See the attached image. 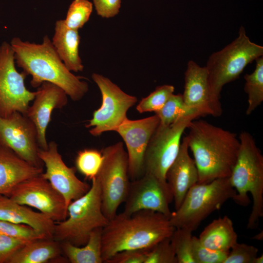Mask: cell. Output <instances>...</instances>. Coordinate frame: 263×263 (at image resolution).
<instances>
[{
    "instance_id": "6da1fadb",
    "label": "cell",
    "mask_w": 263,
    "mask_h": 263,
    "mask_svg": "<svg viewBox=\"0 0 263 263\" xmlns=\"http://www.w3.org/2000/svg\"><path fill=\"white\" fill-rule=\"evenodd\" d=\"M188 128L186 138L198 169V183L229 178L240 146L236 134L202 120H192Z\"/></svg>"
},
{
    "instance_id": "7a4b0ae2",
    "label": "cell",
    "mask_w": 263,
    "mask_h": 263,
    "mask_svg": "<svg viewBox=\"0 0 263 263\" xmlns=\"http://www.w3.org/2000/svg\"><path fill=\"white\" fill-rule=\"evenodd\" d=\"M10 44L14 52L16 64L27 75L31 76L32 87L38 88L44 82L54 84L75 101L80 100L88 92V83L66 67L48 36L43 37L41 43L14 37Z\"/></svg>"
},
{
    "instance_id": "3957f363",
    "label": "cell",
    "mask_w": 263,
    "mask_h": 263,
    "mask_svg": "<svg viewBox=\"0 0 263 263\" xmlns=\"http://www.w3.org/2000/svg\"><path fill=\"white\" fill-rule=\"evenodd\" d=\"M169 217L148 210L127 215L123 212L109 220L102 228L103 263L116 253L126 250L150 249L170 237L175 229Z\"/></svg>"
},
{
    "instance_id": "277c9868",
    "label": "cell",
    "mask_w": 263,
    "mask_h": 263,
    "mask_svg": "<svg viewBox=\"0 0 263 263\" xmlns=\"http://www.w3.org/2000/svg\"><path fill=\"white\" fill-rule=\"evenodd\" d=\"M239 140L238 156L229 179L236 191L233 200L237 204L247 206L250 193L253 206L247 228L254 229L263 216V156L249 132H241Z\"/></svg>"
},
{
    "instance_id": "5b68a950",
    "label": "cell",
    "mask_w": 263,
    "mask_h": 263,
    "mask_svg": "<svg viewBox=\"0 0 263 263\" xmlns=\"http://www.w3.org/2000/svg\"><path fill=\"white\" fill-rule=\"evenodd\" d=\"M88 192L71 202L67 207V218L56 222L53 239L59 243L69 242L82 246L87 242L92 231L104 227L109 219L102 209L100 186L97 178L92 180Z\"/></svg>"
},
{
    "instance_id": "8992f818",
    "label": "cell",
    "mask_w": 263,
    "mask_h": 263,
    "mask_svg": "<svg viewBox=\"0 0 263 263\" xmlns=\"http://www.w3.org/2000/svg\"><path fill=\"white\" fill-rule=\"evenodd\" d=\"M263 56V47L251 41L241 26L237 38L222 49L212 53L205 66L214 99L220 102L221 92L228 83L239 78L246 66Z\"/></svg>"
},
{
    "instance_id": "52a82bcc",
    "label": "cell",
    "mask_w": 263,
    "mask_h": 263,
    "mask_svg": "<svg viewBox=\"0 0 263 263\" xmlns=\"http://www.w3.org/2000/svg\"><path fill=\"white\" fill-rule=\"evenodd\" d=\"M236 194L229 178L197 183L188 191L179 207L171 212L170 223L175 228H186L193 231L225 202L233 200Z\"/></svg>"
},
{
    "instance_id": "ba28073f",
    "label": "cell",
    "mask_w": 263,
    "mask_h": 263,
    "mask_svg": "<svg viewBox=\"0 0 263 263\" xmlns=\"http://www.w3.org/2000/svg\"><path fill=\"white\" fill-rule=\"evenodd\" d=\"M101 151L103 160L95 177L100 186L102 211L109 220L116 215L128 194L130 183L128 155L121 142Z\"/></svg>"
},
{
    "instance_id": "9c48e42d",
    "label": "cell",
    "mask_w": 263,
    "mask_h": 263,
    "mask_svg": "<svg viewBox=\"0 0 263 263\" xmlns=\"http://www.w3.org/2000/svg\"><path fill=\"white\" fill-rule=\"evenodd\" d=\"M195 115L182 117L169 125L159 123L152 135L144 157V173L167 183L166 174L179 151L182 135Z\"/></svg>"
},
{
    "instance_id": "30bf717a",
    "label": "cell",
    "mask_w": 263,
    "mask_h": 263,
    "mask_svg": "<svg viewBox=\"0 0 263 263\" xmlns=\"http://www.w3.org/2000/svg\"><path fill=\"white\" fill-rule=\"evenodd\" d=\"M92 78L100 91L102 104L99 109L94 111L92 118L85 127L91 128L89 132L94 136L106 132H116L128 118L127 113L137 102V98L124 92L102 75L93 73Z\"/></svg>"
},
{
    "instance_id": "8fae6325",
    "label": "cell",
    "mask_w": 263,
    "mask_h": 263,
    "mask_svg": "<svg viewBox=\"0 0 263 263\" xmlns=\"http://www.w3.org/2000/svg\"><path fill=\"white\" fill-rule=\"evenodd\" d=\"M14 52L10 43L0 46V116L6 117L14 112L26 114L29 103L37 92L29 91L24 80L27 75L19 73L15 66Z\"/></svg>"
},
{
    "instance_id": "7c38bea8",
    "label": "cell",
    "mask_w": 263,
    "mask_h": 263,
    "mask_svg": "<svg viewBox=\"0 0 263 263\" xmlns=\"http://www.w3.org/2000/svg\"><path fill=\"white\" fill-rule=\"evenodd\" d=\"M8 197L19 204L35 208L55 223L67 218L64 197L40 174L19 183Z\"/></svg>"
},
{
    "instance_id": "4fadbf2b",
    "label": "cell",
    "mask_w": 263,
    "mask_h": 263,
    "mask_svg": "<svg viewBox=\"0 0 263 263\" xmlns=\"http://www.w3.org/2000/svg\"><path fill=\"white\" fill-rule=\"evenodd\" d=\"M0 146L11 149L31 164L43 168L36 127L25 114L16 112L6 117L0 116Z\"/></svg>"
},
{
    "instance_id": "5bb4252c",
    "label": "cell",
    "mask_w": 263,
    "mask_h": 263,
    "mask_svg": "<svg viewBox=\"0 0 263 263\" xmlns=\"http://www.w3.org/2000/svg\"><path fill=\"white\" fill-rule=\"evenodd\" d=\"M173 200L167 183L152 175L144 173L130 182L123 213L131 215L140 210H148L162 213L169 218L172 212L169 206Z\"/></svg>"
},
{
    "instance_id": "9a60e30c",
    "label": "cell",
    "mask_w": 263,
    "mask_h": 263,
    "mask_svg": "<svg viewBox=\"0 0 263 263\" xmlns=\"http://www.w3.org/2000/svg\"><path fill=\"white\" fill-rule=\"evenodd\" d=\"M38 156L46 167L40 175L64 197L67 207L70 203L85 193L91 186L75 175L76 168L67 166L58 150L55 141L48 143L46 150H39Z\"/></svg>"
},
{
    "instance_id": "2e32d148",
    "label": "cell",
    "mask_w": 263,
    "mask_h": 263,
    "mask_svg": "<svg viewBox=\"0 0 263 263\" xmlns=\"http://www.w3.org/2000/svg\"><path fill=\"white\" fill-rule=\"evenodd\" d=\"M159 123V118L155 114L138 120L127 118L116 131L122 138L127 148L128 173L132 181L139 178L144 174L146 150Z\"/></svg>"
},
{
    "instance_id": "e0dca14e",
    "label": "cell",
    "mask_w": 263,
    "mask_h": 263,
    "mask_svg": "<svg viewBox=\"0 0 263 263\" xmlns=\"http://www.w3.org/2000/svg\"><path fill=\"white\" fill-rule=\"evenodd\" d=\"M182 96L185 104L201 116L218 117L223 113L221 102L216 101L211 94L206 67H201L192 60L188 62L185 72Z\"/></svg>"
},
{
    "instance_id": "ac0fdd59",
    "label": "cell",
    "mask_w": 263,
    "mask_h": 263,
    "mask_svg": "<svg viewBox=\"0 0 263 263\" xmlns=\"http://www.w3.org/2000/svg\"><path fill=\"white\" fill-rule=\"evenodd\" d=\"M33 103L29 105L25 115L36 127L40 149L48 148L46 132L54 109H62L68 103L67 94L58 86L44 82L38 88Z\"/></svg>"
},
{
    "instance_id": "d6986e66",
    "label": "cell",
    "mask_w": 263,
    "mask_h": 263,
    "mask_svg": "<svg viewBox=\"0 0 263 263\" xmlns=\"http://www.w3.org/2000/svg\"><path fill=\"white\" fill-rule=\"evenodd\" d=\"M186 136L181 143L178 155L168 169L166 180L172 193L175 209L181 205L189 189L198 183V172L190 156Z\"/></svg>"
},
{
    "instance_id": "ffe728a7",
    "label": "cell",
    "mask_w": 263,
    "mask_h": 263,
    "mask_svg": "<svg viewBox=\"0 0 263 263\" xmlns=\"http://www.w3.org/2000/svg\"><path fill=\"white\" fill-rule=\"evenodd\" d=\"M42 172L43 168L34 166L11 149L0 146V194L8 197L19 183Z\"/></svg>"
},
{
    "instance_id": "44dd1931",
    "label": "cell",
    "mask_w": 263,
    "mask_h": 263,
    "mask_svg": "<svg viewBox=\"0 0 263 263\" xmlns=\"http://www.w3.org/2000/svg\"><path fill=\"white\" fill-rule=\"evenodd\" d=\"M0 220L28 225L47 238H53L56 223L53 220L2 194H0Z\"/></svg>"
},
{
    "instance_id": "7402d4cb",
    "label": "cell",
    "mask_w": 263,
    "mask_h": 263,
    "mask_svg": "<svg viewBox=\"0 0 263 263\" xmlns=\"http://www.w3.org/2000/svg\"><path fill=\"white\" fill-rule=\"evenodd\" d=\"M51 41L58 56L70 71L83 70L84 66L79 55L80 37L78 30L68 27L63 19L58 20L55 23Z\"/></svg>"
},
{
    "instance_id": "603a6c76",
    "label": "cell",
    "mask_w": 263,
    "mask_h": 263,
    "mask_svg": "<svg viewBox=\"0 0 263 263\" xmlns=\"http://www.w3.org/2000/svg\"><path fill=\"white\" fill-rule=\"evenodd\" d=\"M198 239L202 245L209 249L228 252L237 242L238 236L232 221L225 215L208 225Z\"/></svg>"
},
{
    "instance_id": "cb8c5ba5",
    "label": "cell",
    "mask_w": 263,
    "mask_h": 263,
    "mask_svg": "<svg viewBox=\"0 0 263 263\" xmlns=\"http://www.w3.org/2000/svg\"><path fill=\"white\" fill-rule=\"evenodd\" d=\"M62 252L60 243L53 239L29 241L18 249L7 263H45Z\"/></svg>"
},
{
    "instance_id": "d4e9b609",
    "label": "cell",
    "mask_w": 263,
    "mask_h": 263,
    "mask_svg": "<svg viewBox=\"0 0 263 263\" xmlns=\"http://www.w3.org/2000/svg\"><path fill=\"white\" fill-rule=\"evenodd\" d=\"M102 228H97L91 233L85 244L76 246L69 242L60 244L63 252L71 263H102Z\"/></svg>"
},
{
    "instance_id": "484cf974",
    "label": "cell",
    "mask_w": 263,
    "mask_h": 263,
    "mask_svg": "<svg viewBox=\"0 0 263 263\" xmlns=\"http://www.w3.org/2000/svg\"><path fill=\"white\" fill-rule=\"evenodd\" d=\"M255 61L254 71L244 75V90L248 95L246 115H250L263 101V56Z\"/></svg>"
},
{
    "instance_id": "4316f807",
    "label": "cell",
    "mask_w": 263,
    "mask_h": 263,
    "mask_svg": "<svg viewBox=\"0 0 263 263\" xmlns=\"http://www.w3.org/2000/svg\"><path fill=\"white\" fill-rule=\"evenodd\" d=\"M155 113L159 118L160 124L164 125H169L177 119L186 116H201L199 113L189 108L185 104L181 94H173L162 108Z\"/></svg>"
},
{
    "instance_id": "83f0119b",
    "label": "cell",
    "mask_w": 263,
    "mask_h": 263,
    "mask_svg": "<svg viewBox=\"0 0 263 263\" xmlns=\"http://www.w3.org/2000/svg\"><path fill=\"white\" fill-rule=\"evenodd\" d=\"M103 160L102 151L95 149H84L77 152L75 168L86 178L92 180L97 174Z\"/></svg>"
},
{
    "instance_id": "f1b7e54d",
    "label": "cell",
    "mask_w": 263,
    "mask_h": 263,
    "mask_svg": "<svg viewBox=\"0 0 263 263\" xmlns=\"http://www.w3.org/2000/svg\"><path fill=\"white\" fill-rule=\"evenodd\" d=\"M192 231L175 228L170 237L178 263H194L192 256Z\"/></svg>"
},
{
    "instance_id": "f546056e",
    "label": "cell",
    "mask_w": 263,
    "mask_h": 263,
    "mask_svg": "<svg viewBox=\"0 0 263 263\" xmlns=\"http://www.w3.org/2000/svg\"><path fill=\"white\" fill-rule=\"evenodd\" d=\"M93 3L88 0H74L70 4L65 19V25L76 30L83 27L89 20L93 11Z\"/></svg>"
},
{
    "instance_id": "4dcf8cb0",
    "label": "cell",
    "mask_w": 263,
    "mask_h": 263,
    "mask_svg": "<svg viewBox=\"0 0 263 263\" xmlns=\"http://www.w3.org/2000/svg\"><path fill=\"white\" fill-rule=\"evenodd\" d=\"M174 91V87L171 85L157 86L154 91L140 100L136 109L140 113L151 112L155 113L162 108Z\"/></svg>"
},
{
    "instance_id": "1f68e13d",
    "label": "cell",
    "mask_w": 263,
    "mask_h": 263,
    "mask_svg": "<svg viewBox=\"0 0 263 263\" xmlns=\"http://www.w3.org/2000/svg\"><path fill=\"white\" fill-rule=\"evenodd\" d=\"M0 233L26 241L47 238L44 234L28 225L1 220H0Z\"/></svg>"
},
{
    "instance_id": "d6a6232c",
    "label": "cell",
    "mask_w": 263,
    "mask_h": 263,
    "mask_svg": "<svg viewBox=\"0 0 263 263\" xmlns=\"http://www.w3.org/2000/svg\"><path fill=\"white\" fill-rule=\"evenodd\" d=\"M170 237L161 240L148 250L145 263H178Z\"/></svg>"
},
{
    "instance_id": "836d02e7",
    "label": "cell",
    "mask_w": 263,
    "mask_h": 263,
    "mask_svg": "<svg viewBox=\"0 0 263 263\" xmlns=\"http://www.w3.org/2000/svg\"><path fill=\"white\" fill-rule=\"evenodd\" d=\"M228 253L209 249L201 244L198 237L192 236V256L194 263H224Z\"/></svg>"
},
{
    "instance_id": "e575fe53",
    "label": "cell",
    "mask_w": 263,
    "mask_h": 263,
    "mask_svg": "<svg viewBox=\"0 0 263 263\" xmlns=\"http://www.w3.org/2000/svg\"><path fill=\"white\" fill-rule=\"evenodd\" d=\"M258 253L256 247L237 242L230 249L224 263H254Z\"/></svg>"
},
{
    "instance_id": "d590c367",
    "label": "cell",
    "mask_w": 263,
    "mask_h": 263,
    "mask_svg": "<svg viewBox=\"0 0 263 263\" xmlns=\"http://www.w3.org/2000/svg\"><path fill=\"white\" fill-rule=\"evenodd\" d=\"M28 242L0 233V263H7L13 254Z\"/></svg>"
},
{
    "instance_id": "8d00e7d4",
    "label": "cell",
    "mask_w": 263,
    "mask_h": 263,
    "mask_svg": "<svg viewBox=\"0 0 263 263\" xmlns=\"http://www.w3.org/2000/svg\"><path fill=\"white\" fill-rule=\"evenodd\" d=\"M149 249H140L123 250L116 253L104 263H145Z\"/></svg>"
},
{
    "instance_id": "74e56055",
    "label": "cell",
    "mask_w": 263,
    "mask_h": 263,
    "mask_svg": "<svg viewBox=\"0 0 263 263\" xmlns=\"http://www.w3.org/2000/svg\"><path fill=\"white\" fill-rule=\"evenodd\" d=\"M97 14L103 18H111L120 11L121 0H93Z\"/></svg>"
},
{
    "instance_id": "f35d334b",
    "label": "cell",
    "mask_w": 263,
    "mask_h": 263,
    "mask_svg": "<svg viewBox=\"0 0 263 263\" xmlns=\"http://www.w3.org/2000/svg\"><path fill=\"white\" fill-rule=\"evenodd\" d=\"M263 263V255L259 257H257L254 261V263Z\"/></svg>"
},
{
    "instance_id": "ab89813d",
    "label": "cell",
    "mask_w": 263,
    "mask_h": 263,
    "mask_svg": "<svg viewBox=\"0 0 263 263\" xmlns=\"http://www.w3.org/2000/svg\"><path fill=\"white\" fill-rule=\"evenodd\" d=\"M263 234L259 233L258 235H256V236L254 238V239H256L257 240H261L263 239V236L261 237V235H262Z\"/></svg>"
}]
</instances>
